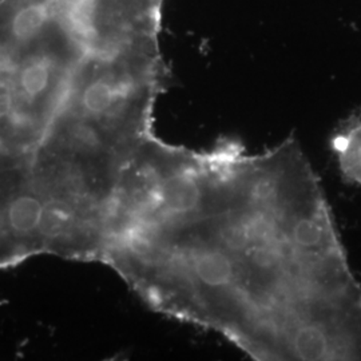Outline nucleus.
I'll return each mask as SVG.
<instances>
[{
  "label": "nucleus",
  "instance_id": "1",
  "mask_svg": "<svg viewBox=\"0 0 361 361\" xmlns=\"http://www.w3.org/2000/svg\"><path fill=\"white\" fill-rule=\"evenodd\" d=\"M102 262L255 360H361V286L296 140L150 155Z\"/></svg>",
  "mask_w": 361,
  "mask_h": 361
},
{
  "label": "nucleus",
  "instance_id": "2",
  "mask_svg": "<svg viewBox=\"0 0 361 361\" xmlns=\"http://www.w3.org/2000/svg\"><path fill=\"white\" fill-rule=\"evenodd\" d=\"M165 0H0V189L80 130L118 131L129 78L165 62Z\"/></svg>",
  "mask_w": 361,
  "mask_h": 361
},
{
  "label": "nucleus",
  "instance_id": "3",
  "mask_svg": "<svg viewBox=\"0 0 361 361\" xmlns=\"http://www.w3.org/2000/svg\"><path fill=\"white\" fill-rule=\"evenodd\" d=\"M334 150L344 177L361 185V116L349 119L336 133Z\"/></svg>",
  "mask_w": 361,
  "mask_h": 361
}]
</instances>
